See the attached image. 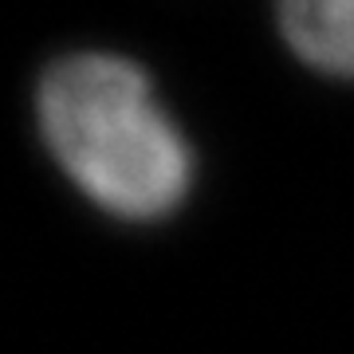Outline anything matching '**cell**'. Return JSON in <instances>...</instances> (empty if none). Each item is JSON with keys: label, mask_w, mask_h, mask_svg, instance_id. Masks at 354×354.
Returning a JSON list of instances; mask_svg holds the SVG:
<instances>
[{"label": "cell", "mask_w": 354, "mask_h": 354, "mask_svg": "<svg viewBox=\"0 0 354 354\" xmlns=\"http://www.w3.org/2000/svg\"><path fill=\"white\" fill-rule=\"evenodd\" d=\"M39 130L64 174L122 221H158L185 201L193 153L127 55L75 51L39 83Z\"/></svg>", "instance_id": "cell-1"}, {"label": "cell", "mask_w": 354, "mask_h": 354, "mask_svg": "<svg viewBox=\"0 0 354 354\" xmlns=\"http://www.w3.org/2000/svg\"><path fill=\"white\" fill-rule=\"evenodd\" d=\"M276 16L304 64L354 79V0H276Z\"/></svg>", "instance_id": "cell-2"}]
</instances>
